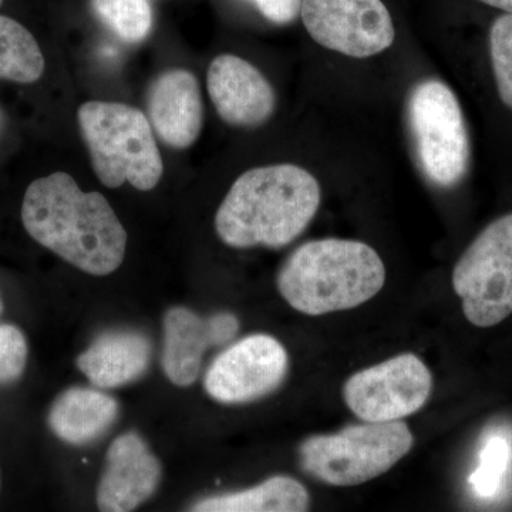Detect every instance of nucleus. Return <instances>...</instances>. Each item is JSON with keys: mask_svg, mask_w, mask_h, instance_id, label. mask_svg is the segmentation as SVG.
Instances as JSON below:
<instances>
[{"mask_svg": "<svg viewBox=\"0 0 512 512\" xmlns=\"http://www.w3.org/2000/svg\"><path fill=\"white\" fill-rule=\"evenodd\" d=\"M22 222L42 247L86 274H113L126 256L127 232L109 201L100 192L82 191L67 173L29 185Z\"/></svg>", "mask_w": 512, "mask_h": 512, "instance_id": "nucleus-1", "label": "nucleus"}, {"mask_svg": "<svg viewBox=\"0 0 512 512\" xmlns=\"http://www.w3.org/2000/svg\"><path fill=\"white\" fill-rule=\"evenodd\" d=\"M320 200L318 180L299 165L252 168L232 184L215 215V229L231 248H284L308 228Z\"/></svg>", "mask_w": 512, "mask_h": 512, "instance_id": "nucleus-2", "label": "nucleus"}, {"mask_svg": "<svg viewBox=\"0 0 512 512\" xmlns=\"http://www.w3.org/2000/svg\"><path fill=\"white\" fill-rule=\"evenodd\" d=\"M386 268L379 254L352 239L326 238L296 248L279 271V293L309 316L349 311L382 291Z\"/></svg>", "mask_w": 512, "mask_h": 512, "instance_id": "nucleus-3", "label": "nucleus"}, {"mask_svg": "<svg viewBox=\"0 0 512 512\" xmlns=\"http://www.w3.org/2000/svg\"><path fill=\"white\" fill-rule=\"evenodd\" d=\"M77 121L101 183L109 188L128 183L138 191L157 187L163 157L143 111L123 103L87 101L77 111Z\"/></svg>", "mask_w": 512, "mask_h": 512, "instance_id": "nucleus-4", "label": "nucleus"}, {"mask_svg": "<svg viewBox=\"0 0 512 512\" xmlns=\"http://www.w3.org/2000/svg\"><path fill=\"white\" fill-rule=\"evenodd\" d=\"M413 443L403 421H365L339 433L308 437L299 446V464L320 483L353 487L387 473L410 453Z\"/></svg>", "mask_w": 512, "mask_h": 512, "instance_id": "nucleus-5", "label": "nucleus"}, {"mask_svg": "<svg viewBox=\"0 0 512 512\" xmlns=\"http://www.w3.org/2000/svg\"><path fill=\"white\" fill-rule=\"evenodd\" d=\"M410 130L421 168L431 183L453 187L470 164V140L463 110L453 90L440 80H424L409 99Z\"/></svg>", "mask_w": 512, "mask_h": 512, "instance_id": "nucleus-6", "label": "nucleus"}, {"mask_svg": "<svg viewBox=\"0 0 512 512\" xmlns=\"http://www.w3.org/2000/svg\"><path fill=\"white\" fill-rule=\"evenodd\" d=\"M453 288L468 322L491 328L512 313V214L487 228L458 259Z\"/></svg>", "mask_w": 512, "mask_h": 512, "instance_id": "nucleus-7", "label": "nucleus"}, {"mask_svg": "<svg viewBox=\"0 0 512 512\" xmlns=\"http://www.w3.org/2000/svg\"><path fill=\"white\" fill-rule=\"evenodd\" d=\"M433 390L426 363L413 353L359 370L343 386L350 412L367 423H389L423 409Z\"/></svg>", "mask_w": 512, "mask_h": 512, "instance_id": "nucleus-8", "label": "nucleus"}, {"mask_svg": "<svg viewBox=\"0 0 512 512\" xmlns=\"http://www.w3.org/2000/svg\"><path fill=\"white\" fill-rule=\"evenodd\" d=\"M301 16L316 43L355 59L380 55L396 39L383 0H302Z\"/></svg>", "mask_w": 512, "mask_h": 512, "instance_id": "nucleus-9", "label": "nucleus"}, {"mask_svg": "<svg viewBox=\"0 0 512 512\" xmlns=\"http://www.w3.org/2000/svg\"><path fill=\"white\" fill-rule=\"evenodd\" d=\"M288 352L274 336H247L225 349L208 367L204 387L224 404L256 402L274 393L288 375Z\"/></svg>", "mask_w": 512, "mask_h": 512, "instance_id": "nucleus-10", "label": "nucleus"}, {"mask_svg": "<svg viewBox=\"0 0 512 512\" xmlns=\"http://www.w3.org/2000/svg\"><path fill=\"white\" fill-rule=\"evenodd\" d=\"M239 320L222 312L201 318L183 306L168 309L164 316L163 369L178 387L191 386L200 376L205 352L224 346L237 336Z\"/></svg>", "mask_w": 512, "mask_h": 512, "instance_id": "nucleus-11", "label": "nucleus"}, {"mask_svg": "<svg viewBox=\"0 0 512 512\" xmlns=\"http://www.w3.org/2000/svg\"><path fill=\"white\" fill-rule=\"evenodd\" d=\"M207 89L215 110L231 126H262L274 114V87L242 57H215L208 69Z\"/></svg>", "mask_w": 512, "mask_h": 512, "instance_id": "nucleus-12", "label": "nucleus"}, {"mask_svg": "<svg viewBox=\"0 0 512 512\" xmlns=\"http://www.w3.org/2000/svg\"><path fill=\"white\" fill-rule=\"evenodd\" d=\"M161 480V464L146 441L137 433L117 437L106 456L103 476L97 488L100 511L136 510L156 493Z\"/></svg>", "mask_w": 512, "mask_h": 512, "instance_id": "nucleus-13", "label": "nucleus"}, {"mask_svg": "<svg viewBox=\"0 0 512 512\" xmlns=\"http://www.w3.org/2000/svg\"><path fill=\"white\" fill-rule=\"evenodd\" d=\"M148 120L167 146L191 147L200 137L204 106L200 83L184 69L161 73L148 87Z\"/></svg>", "mask_w": 512, "mask_h": 512, "instance_id": "nucleus-14", "label": "nucleus"}, {"mask_svg": "<svg viewBox=\"0 0 512 512\" xmlns=\"http://www.w3.org/2000/svg\"><path fill=\"white\" fill-rule=\"evenodd\" d=\"M153 346L136 330H111L77 357V366L93 386L116 389L136 382L150 366Z\"/></svg>", "mask_w": 512, "mask_h": 512, "instance_id": "nucleus-15", "label": "nucleus"}, {"mask_svg": "<svg viewBox=\"0 0 512 512\" xmlns=\"http://www.w3.org/2000/svg\"><path fill=\"white\" fill-rule=\"evenodd\" d=\"M119 416L116 399L100 390L72 387L60 394L50 409V430L64 443L87 446L99 440Z\"/></svg>", "mask_w": 512, "mask_h": 512, "instance_id": "nucleus-16", "label": "nucleus"}, {"mask_svg": "<svg viewBox=\"0 0 512 512\" xmlns=\"http://www.w3.org/2000/svg\"><path fill=\"white\" fill-rule=\"evenodd\" d=\"M309 493L295 478L275 476L249 490L214 495L191 507L197 512H303Z\"/></svg>", "mask_w": 512, "mask_h": 512, "instance_id": "nucleus-17", "label": "nucleus"}, {"mask_svg": "<svg viewBox=\"0 0 512 512\" xmlns=\"http://www.w3.org/2000/svg\"><path fill=\"white\" fill-rule=\"evenodd\" d=\"M45 72L39 43L25 26L0 15V79L35 83Z\"/></svg>", "mask_w": 512, "mask_h": 512, "instance_id": "nucleus-18", "label": "nucleus"}, {"mask_svg": "<svg viewBox=\"0 0 512 512\" xmlns=\"http://www.w3.org/2000/svg\"><path fill=\"white\" fill-rule=\"evenodd\" d=\"M97 18L123 42H143L153 29L150 0H92Z\"/></svg>", "mask_w": 512, "mask_h": 512, "instance_id": "nucleus-19", "label": "nucleus"}, {"mask_svg": "<svg viewBox=\"0 0 512 512\" xmlns=\"http://www.w3.org/2000/svg\"><path fill=\"white\" fill-rule=\"evenodd\" d=\"M510 458V444L504 437L493 436L485 441L480 453V464L470 477L471 487L478 497L491 498L498 493Z\"/></svg>", "mask_w": 512, "mask_h": 512, "instance_id": "nucleus-20", "label": "nucleus"}, {"mask_svg": "<svg viewBox=\"0 0 512 512\" xmlns=\"http://www.w3.org/2000/svg\"><path fill=\"white\" fill-rule=\"evenodd\" d=\"M490 55L500 99L512 109V13L500 16L491 26Z\"/></svg>", "mask_w": 512, "mask_h": 512, "instance_id": "nucleus-21", "label": "nucleus"}, {"mask_svg": "<svg viewBox=\"0 0 512 512\" xmlns=\"http://www.w3.org/2000/svg\"><path fill=\"white\" fill-rule=\"evenodd\" d=\"M28 342L22 330L13 325H0V384L16 382L28 362Z\"/></svg>", "mask_w": 512, "mask_h": 512, "instance_id": "nucleus-22", "label": "nucleus"}, {"mask_svg": "<svg viewBox=\"0 0 512 512\" xmlns=\"http://www.w3.org/2000/svg\"><path fill=\"white\" fill-rule=\"evenodd\" d=\"M256 9L276 25H286L301 15L302 0H251Z\"/></svg>", "mask_w": 512, "mask_h": 512, "instance_id": "nucleus-23", "label": "nucleus"}, {"mask_svg": "<svg viewBox=\"0 0 512 512\" xmlns=\"http://www.w3.org/2000/svg\"><path fill=\"white\" fill-rule=\"evenodd\" d=\"M480 2L493 6V8L504 10V12L512 13V0H480Z\"/></svg>", "mask_w": 512, "mask_h": 512, "instance_id": "nucleus-24", "label": "nucleus"}, {"mask_svg": "<svg viewBox=\"0 0 512 512\" xmlns=\"http://www.w3.org/2000/svg\"><path fill=\"white\" fill-rule=\"evenodd\" d=\"M3 311L2 299H0V313Z\"/></svg>", "mask_w": 512, "mask_h": 512, "instance_id": "nucleus-25", "label": "nucleus"}, {"mask_svg": "<svg viewBox=\"0 0 512 512\" xmlns=\"http://www.w3.org/2000/svg\"><path fill=\"white\" fill-rule=\"evenodd\" d=\"M0 124H2V113H0Z\"/></svg>", "mask_w": 512, "mask_h": 512, "instance_id": "nucleus-26", "label": "nucleus"}, {"mask_svg": "<svg viewBox=\"0 0 512 512\" xmlns=\"http://www.w3.org/2000/svg\"><path fill=\"white\" fill-rule=\"evenodd\" d=\"M3 0H0V5H2Z\"/></svg>", "mask_w": 512, "mask_h": 512, "instance_id": "nucleus-27", "label": "nucleus"}]
</instances>
